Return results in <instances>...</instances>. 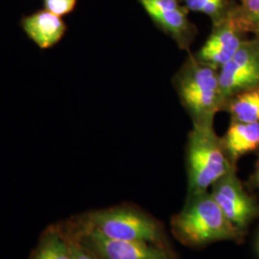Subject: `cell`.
I'll list each match as a JSON object with an SVG mask.
<instances>
[{"instance_id": "20", "label": "cell", "mask_w": 259, "mask_h": 259, "mask_svg": "<svg viewBox=\"0 0 259 259\" xmlns=\"http://www.w3.org/2000/svg\"><path fill=\"white\" fill-rule=\"evenodd\" d=\"M240 1H242V0H240Z\"/></svg>"}, {"instance_id": "2", "label": "cell", "mask_w": 259, "mask_h": 259, "mask_svg": "<svg viewBox=\"0 0 259 259\" xmlns=\"http://www.w3.org/2000/svg\"><path fill=\"white\" fill-rule=\"evenodd\" d=\"M186 169L189 194L208 191L216 182L235 170L213 123L193 124L187 139Z\"/></svg>"}, {"instance_id": "9", "label": "cell", "mask_w": 259, "mask_h": 259, "mask_svg": "<svg viewBox=\"0 0 259 259\" xmlns=\"http://www.w3.org/2000/svg\"><path fill=\"white\" fill-rule=\"evenodd\" d=\"M245 40V34L226 16L213 24L212 32L195 57L219 70L236 54Z\"/></svg>"}, {"instance_id": "4", "label": "cell", "mask_w": 259, "mask_h": 259, "mask_svg": "<svg viewBox=\"0 0 259 259\" xmlns=\"http://www.w3.org/2000/svg\"><path fill=\"white\" fill-rule=\"evenodd\" d=\"M111 239L156 243L160 232L156 222L130 208H111L89 215L85 227Z\"/></svg>"}, {"instance_id": "6", "label": "cell", "mask_w": 259, "mask_h": 259, "mask_svg": "<svg viewBox=\"0 0 259 259\" xmlns=\"http://www.w3.org/2000/svg\"><path fill=\"white\" fill-rule=\"evenodd\" d=\"M210 193L225 216L238 231L245 229L259 213L257 205L245 191L235 170L216 182Z\"/></svg>"}, {"instance_id": "10", "label": "cell", "mask_w": 259, "mask_h": 259, "mask_svg": "<svg viewBox=\"0 0 259 259\" xmlns=\"http://www.w3.org/2000/svg\"><path fill=\"white\" fill-rule=\"evenodd\" d=\"M21 26L27 37L40 49L55 47L66 31V25L61 17L46 9L24 17Z\"/></svg>"}, {"instance_id": "15", "label": "cell", "mask_w": 259, "mask_h": 259, "mask_svg": "<svg viewBox=\"0 0 259 259\" xmlns=\"http://www.w3.org/2000/svg\"><path fill=\"white\" fill-rule=\"evenodd\" d=\"M188 11L208 16L212 23L222 20L232 9L230 0H180Z\"/></svg>"}, {"instance_id": "3", "label": "cell", "mask_w": 259, "mask_h": 259, "mask_svg": "<svg viewBox=\"0 0 259 259\" xmlns=\"http://www.w3.org/2000/svg\"><path fill=\"white\" fill-rule=\"evenodd\" d=\"M172 228L179 240L192 246L230 240L239 233L208 191L190 194L185 208L173 218Z\"/></svg>"}, {"instance_id": "18", "label": "cell", "mask_w": 259, "mask_h": 259, "mask_svg": "<svg viewBox=\"0 0 259 259\" xmlns=\"http://www.w3.org/2000/svg\"><path fill=\"white\" fill-rule=\"evenodd\" d=\"M253 183L259 188V157L255 164V171L253 174Z\"/></svg>"}, {"instance_id": "19", "label": "cell", "mask_w": 259, "mask_h": 259, "mask_svg": "<svg viewBox=\"0 0 259 259\" xmlns=\"http://www.w3.org/2000/svg\"><path fill=\"white\" fill-rule=\"evenodd\" d=\"M257 39H258V44H259V37H257Z\"/></svg>"}, {"instance_id": "8", "label": "cell", "mask_w": 259, "mask_h": 259, "mask_svg": "<svg viewBox=\"0 0 259 259\" xmlns=\"http://www.w3.org/2000/svg\"><path fill=\"white\" fill-rule=\"evenodd\" d=\"M88 247L104 259H172L168 251L144 241L111 239L100 232L84 228Z\"/></svg>"}, {"instance_id": "16", "label": "cell", "mask_w": 259, "mask_h": 259, "mask_svg": "<svg viewBox=\"0 0 259 259\" xmlns=\"http://www.w3.org/2000/svg\"><path fill=\"white\" fill-rule=\"evenodd\" d=\"M44 3L46 10L62 17L72 12L77 0H44Z\"/></svg>"}, {"instance_id": "5", "label": "cell", "mask_w": 259, "mask_h": 259, "mask_svg": "<svg viewBox=\"0 0 259 259\" xmlns=\"http://www.w3.org/2000/svg\"><path fill=\"white\" fill-rule=\"evenodd\" d=\"M219 83L223 106L232 95L259 85L257 37L246 39L236 54L219 69Z\"/></svg>"}, {"instance_id": "12", "label": "cell", "mask_w": 259, "mask_h": 259, "mask_svg": "<svg viewBox=\"0 0 259 259\" xmlns=\"http://www.w3.org/2000/svg\"><path fill=\"white\" fill-rule=\"evenodd\" d=\"M232 121L259 122V85L242 91L230 97L223 106Z\"/></svg>"}, {"instance_id": "1", "label": "cell", "mask_w": 259, "mask_h": 259, "mask_svg": "<svg viewBox=\"0 0 259 259\" xmlns=\"http://www.w3.org/2000/svg\"><path fill=\"white\" fill-rule=\"evenodd\" d=\"M180 101L192 124L213 123L223 110L219 70L189 55L173 78Z\"/></svg>"}, {"instance_id": "7", "label": "cell", "mask_w": 259, "mask_h": 259, "mask_svg": "<svg viewBox=\"0 0 259 259\" xmlns=\"http://www.w3.org/2000/svg\"><path fill=\"white\" fill-rule=\"evenodd\" d=\"M149 17L177 46L189 51L196 37V28L188 19V10L180 0H138Z\"/></svg>"}, {"instance_id": "14", "label": "cell", "mask_w": 259, "mask_h": 259, "mask_svg": "<svg viewBox=\"0 0 259 259\" xmlns=\"http://www.w3.org/2000/svg\"><path fill=\"white\" fill-rule=\"evenodd\" d=\"M34 259H72L70 243L57 231L44 236Z\"/></svg>"}, {"instance_id": "17", "label": "cell", "mask_w": 259, "mask_h": 259, "mask_svg": "<svg viewBox=\"0 0 259 259\" xmlns=\"http://www.w3.org/2000/svg\"><path fill=\"white\" fill-rule=\"evenodd\" d=\"M72 259H104L96 251L78 241H69Z\"/></svg>"}, {"instance_id": "13", "label": "cell", "mask_w": 259, "mask_h": 259, "mask_svg": "<svg viewBox=\"0 0 259 259\" xmlns=\"http://www.w3.org/2000/svg\"><path fill=\"white\" fill-rule=\"evenodd\" d=\"M232 24L242 33L259 37V0H242L227 15Z\"/></svg>"}, {"instance_id": "11", "label": "cell", "mask_w": 259, "mask_h": 259, "mask_svg": "<svg viewBox=\"0 0 259 259\" xmlns=\"http://www.w3.org/2000/svg\"><path fill=\"white\" fill-rule=\"evenodd\" d=\"M222 140L228 156L235 164L243 156L259 150V122L231 121Z\"/></svg>"}]
</instances>
